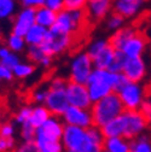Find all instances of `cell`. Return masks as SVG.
<instances>
[{"label":"cell","mask_w":151,"mask_h":152,"mask_svg":"<svg viewBox=\"0 0 151 152\" xmlns=\"http://www.w3.org/2000/svg\"><path fill=\"white\" fill-rule=\"evenodd\" d=\"M104 140L100 128L96 126L89 128L65 126L62 137L64 148L76 152H103Z\"/></svg>","instance_id":"6da1fadb"},{"label":"cell","mask_w":151,"mask_h":152,"mask_svg":"<svg viewBox=\"0 0 151 152\" xmlns=\"http://www.w3.org/2000/svg\"><path fill=\"white\" fill-rule=\"evenodd\" d=\"M128 80L121 72H112L106 69H96L89 75V79L86 83L88 94L92 103L97 102L110 93L120 89Z\"/></svg>","instance_id":"7a4b0ae2"},{"label":"cell","mask_w":151,"mask_h":152,"mask_svg":"<svg viewBox=\"0 0 151 152\" xmlns=\"http://www.w3.org/2000/svg\"><path fill=\"white\" fill-rule=\"evenodd\" d=\"M91 113L93 118V126L102 128L108 122L120 116L125 111V106L116 92L94 102L91 106Z\"/></svg>","instance_id":"3957f363"},{"label":"cell","mask_w":151,"mask_h":152,"mask_svg":"<svg viewBox=\"0 0 151 152\" xmlns=\"http://www.w3.org/2000/svg\"><path fill=\"white\" fill-rule=\"evenodd\" d=\"M68 82V79L63 77V76H53L48 80L50 89L44 105L53 116L62 117L65 110L70 106L67 97Z\"/></svg>","instance_id":"277c9868"},{"label":"cell","mask_w":151,"mask_h":152,"mask_svg":"<svg viewBox=\"0 0 151 152\" xmlns=\"http://www.w3.org/2000/svg\"><path fill=\"white\" fill-rule=\"evenodd\" d=\"M88 20L85 10H67L63 9L62 11L57 12L56 22L53 28L58 29L63 33L73 35L75 39L76 36L81 35L86 27L88 26Z\"/></svg>","instance_id":"5b68a950"},{"label":"cell","mask_w":151,"mask_h":152,"mask_svg":"<svg viewBox=\"0 0 151 152\" xmlns=\"http://www.w3.org/2000/svg\"><path fill=\"white\" fill-rule=\"evenodd\" d=\"M76 39L67 33H63L56 28H50L45 36V40L41 44V48L46 54L54 58L57 56H62L67 53L74 45Z\"/></svg>","instance_id":"8992f818"},{"label":"cell","mask_w":151,"mask_h":152,"mask_svg":"<svg viewBox=\"0 0 151 152\" xmlns=\"http://www.w3.org/2000/svg\"><path fill=\"white\" fill-rule=\"evenodd\" d=\"M93 62L86 51L75 52L69 62V76L68 81L80 85H86L89 75L93 71Z\"/></svg>","instance_id":"52a82bcc"},{"label":"cell","mask_w":151,"mask_h":152,"mask_svg":"<svg viewBox=\"0 0 151 152\" xmlns=\"http://www.w3.org/2000/svg\"><path fill=\"white\" fill-rule=\"evenodd\" d=\"M125 110H139L143 102L146 99L145 86L137 82L127 81L120 89L116 91Z\"/></svg>","instance_id":"ba28073f"},{"label":"cell","mask_w":151,"mask_h":152,"mask_svg":"<svg viewBox=\"0 0 151 152\" xmlns=\"http://www.w3.org/2000/svg\"><path fill=\"white\" fill-rule=\"evenodd\" d=\"M126 130L123 138L127 140H133L146 130L149 123L144 113L140 110H125L123 111Z\"/></svg>","instance_id":"9c48e42d"},{"label":"cell","mask_w":151,"mask_h":152,"mask_svg":"<svg viewBox=\"0 0 151 152\" xmlns=\"http://www.w3.org/2000/svg\"><path fill=\"white\" fill-rule=\"evenodd\" d=\"M112 4L114 0H87L85 12L88 22L96 24L105 20L112 12Z\"/></svg>","instance_id":"30bf717a"},{"label":"cell","mask_w":151,"mask_h":152,"mask_svg":"<svg viewBox=\"0 0 151 152\" xmlns=\"http://www.w3.org/2000/svg\"><path fill=\"white\" fill-rule=\"evenodd\" d=\"M61 118L65 126H73L79 128H89L93 126V118L89 109L69 106Z\"/></svg>","instance_id":"8fae6325"},{"label":"cell","mask_w":151,"mask_h":152,"mask_svg":"<svg viewBox=\"0 0 151 152\" xmlns=\"http://www.w3.org/2000/svg\"><path fill=\"white\" fill-rule=\"evenodd\" d=\"M64 122L61 117L53 116L51 117L41 126L36 129L35 139H45V140H62L63 130H64Z\"/></svg>","instance_id":"7c38bea8"},{"label":"cell","mask_w":151,"mask_h":152,"mask_svg":"<svg viewBox=\"0 0 151 152\" xmlns=\"http://www.w3.org/2000/svg\"><path fill=\"white\" fill-rule=\"evenodd\" d=\"M67 97L70 106L80 109H91L92 100L88 94L86 85H80L75 82H68L67 86Z\"/></svg>","instance_id":"4fadbf2b"},{"label":"cell","mask_w":151,"mask_h":152,"mask_svg":"<svg viewBox=\"0 0 151 152\" xmlns=\"http://www.w3.org/2000/svg\"><path fill=\"white\" fill-rule=\"evenodd\" d=\"M149 40L144 33L140 30H137L133 35H130L126 42L123 44L122 48L120 50L127 58H137V57H141L143 53L146 51Z\"/></svg>","instance_id":"5bb4252c"},{"label":"cell","mask_w":151,"mask_h":152,"mask_svg":"<svg viewBox=\"0 0 151 152\" xmlns=\"http://www.w3.org/2000/svg\"><path fill=\"white\" fill-rule=\"evenodd\" d=\"M147 68L146 63L143 59V57H137V58H127L121 74L130 82L140 83L146 76Z\"/></svg>","instance_id":"9a60e30c"},{"label":"cell","mask_w":151,"mask_h":152,"mask_svg":"<svg viewBox=\"0 0 151 152\" xmlns=\"http://www.w3.org/2000/svg\"><path fill=\"white\" fill-rule=\"evenodd\" d=\"M34 24H35V10L29 7H23L20 11H17V13L13 17L11 33L24 37L27 31Z\"/></svg>","instance_id":"2e32d148"},{"label":"cell","mask_w":151,"mask_h":152,"mask_svg":"<svg viewBox=\"0 0 151 152\" xmlns=\"http://www.w3.org/2000/svg\"><path fill=\"white\" fill-rule=\"evenodd\" d=\"M146 0H114L112 12L121 15L125 20L133 18L143 10Z\"/></svg>","instance_id":"e0dca14e"},{"label":"cell","mask_w":151,"mask_h":152,"mask_svg":"<svg viewBox=\"0 0 151 152\" xmlns=\"http://www.w3.org/2000/svg\"><path fill=\"white\" fill-rule=\"evenodd\" d=\"M26 57L35 66H39L43 69L51 68L53 62V58L45 53L41 46H28L26 50Z\"/></svg>","instance_id":"ac0fdd59"},{"label":"cell","mask_w":151,"mask_h":152,"mask_svg":"<svg viewBox=\"0 0 151 152\" xmlns=\"http://www.w3.org/2000/svg\"><path fill=\"white\" fill-rule=\"evenodd\" d=\"M138 29L136 28V26H125L121 29L116 30L112 33V35L109 37V44L112 46L115 51H120L123 46V44L126 42V40L130 35H133Z\"/></svg>","instance_id":"d6986e66"},{"label":"cell","mask_w":151,"mask_h":152,"mask_svg":"<svg viewBox=\"0 0 151 152\" xmlns=\"http://www.w3.org/2000/svg\"><path fill=\"white\" fill-rule=\"evenodd\" d=\"M115 57V50L112 48V46L110 44H108L96 57L92 58L93 62V66L96 69H109L112 61H114Z\"/></svg>","instance_id":"ffe728a7"},{"label":"cell","mask_w":151,"mask_h":152,"mask_svg":"<svg viewBox=\"0 0 151 152\" xmlns=\"http://www.w3.org/2000/svg\"><path fill=\"white\" fill-rule=\"evenodd\" d=\"M56 17H57V12L52 11L51 9L46 6H43L35 10V23L46 29H50L53 27L56 22Z\"/></svg>","instance_id":"44dd1931"},{"label":"cell","mask_w":151,"mask_h":152,"mask_svg":"<svg viewBox=\"0 0 151 152\" xmlns=\"http://www.w3.org/2000/svg\"><path fill=\"white\" fill-rule=\"evenodd\" d=\"M47 30L48 29L35 23L24 35L27 46H41V44L45 40V36L47 34Z\"/></svg>","instance_id":"7402d4cb"},{"label":"cell","mask_w":151,"mask_h":152,"mask_svg":"<svg viewBox=\"0 0 151 152\" xmlns=\"http://www.w3.org/2000/svg\"><path fill=\"white\" fill-rule=\"evenodd\" d=\"M130 140H127L122 137L106 138L104 140V151L108 152H129Z\"/></svg>","instance_id":"603a6c76"},{"label":"cell","mask_w":151,"mask_h":152,"mask_svg":"<svg viewBox=\"0 0 151 152\" xmlns=\"http://www.w3.org/2000/svg\"><path fill=\"white\" fill-rule=\"evenodd\" d=\"M51 117V113L47 110V107L45 105H35L32 109V115L29 118V123L37 129L39 127H41L48 118Z\"/></svg>","instance_id":"cb8c5ba5"},{"label":"cell","mask_w":151,"mask_h":152,"mask_svg":"<svg viewBox=\"0 0 151 152\" xmlns=\"http://www.w3.org/2000/svg\"><path fill=\"white\" fill-rule=\"evenodd\" d=\"M36 70V66L30 63L29 61H21L13 69H12V74H13V79L16 80H27L30 76L34 75Z\"/></svg>","instance_id":"d4e9b609"},{"label":"cell","mask_w":151,"mask_h":152,"mask_svg":"<svg viewBox=\"0 0 151 152\" xmlns=\"http://www.w3.org/2000/svg\"><path fill=\"white\" fill-rule=\"evenodd\" d=\"M4 45H5L11 52L17 53V54L26 52V50H27V47H28L23 36H18V35L12 34V33H10V34L5 37V44H4Z\"/></svg>","instance_id":"484cf974"},{"label":"cell","mask_w":151,"mask_h":152,"mask_svg":"<svg viewBox=\"0 0 151 152\" xmlns=\"http://www.w3.org/2000/svg\"><path fill=\"white\" fill-rule=\"evenodd\" d=\"M40 152H65V148L62 144V140H45V139H35Z\"/></svg>","instance_id":"4316f807"},{"label":"cell","mask_w":151,"mask_h":152,"mask_svg":"<svg viewBox=\"0 0 151 152\" xmlns=\"http://www.w3.org/2000/svg\"><path fill=\"white\" fill-rule=\"evenodd\" d=\"M48 89H50L48 81L46 83L37 85L35 88H33L29 94L32 103H34L35 105H44L47 98V94H48Z\"/></svg>","instance_id":"83f0119b"},{"label":"cell","mask_w":151,"mask_h":152,"mask_svg":"<svg viewBox=\"0 0 151 152\" xmlns=\"http://www.w3.org/2000/svg\"><path fill=\"white\" fill-rule=\"evenodd\" d=\"M129 152H151V139L144 133L130 140Z\"/></svg>","instance_id":"f1b7e54d"},{"label":"cell","mask_w":151,"mask_h":152,"mask_svg":"<svg viewBox=\"0 0 151 152\" xmlns=\"http://www.w3.org/2000/svg\"><path fill=\"white\" fill-rule=\"evenodd\" d=\"M17 13L16 0H0V21H6Z\"/></svg>","instance_id":"f546056e"},{"label":"cell","mask_w":151,"mask_h":152,"mask_svg":"<svg viewBox=\"0 0 151 152\" xmlns=\"http://www.w3.org/2000/svg\"><path fill=\"white\" fill-rule=\"evenodd\" d=\"M125 23H126V20L121 15H119L116 12H111L105 18V26L111 31H116V30L121 29L122 27H125Z\"/></svg>","instance_id":"4dcf8cb0"},{"label":"cell","mask_w":151,"mask_h":152,"mask_svg":"<svg viewBox=\"0 0 151 152\" xmlns=\"http://www.w3.org/2000/svg\"><path fill=\"white\" fill-rule=\"evenodd\" d=\"M32 109H33V106H30V105L22 106L15 113V123L17 126H22V124L29 122V118L32 115Z\"/></svg>","instance_id":"1f68e13d"},{"label":"cell","mask_w":151,"mask_h":152,"mask_svg":"<svg viewBox=\"0 0 151 152\" xmlns=\"http://www.w3.org/2000/svg\"><path fill=\"white\" fill-rule=\"evenodd\" d=\"M35 133H36V129L29 122L20 126V137L22 141H34Z\"/></svg>","instance_id":"d6a6232c"},{"label":"cell","mask_w":151,"mask_h":152,"mask_svg":"<svg viewBox=\"0 0 151 152\" xmlns=\"http://www.w3.org/2000/svg\"><path fill=\"white\" fill-rule=\"evenodd\" d=\"M126 59H127V57L121 51H115L114 61H112V63H111V65H110V68L108 70H110L112 72H121Z\"/></svg>","instance_id":"836d02e7"},{"label":"cell","mask_w":151,"mask_h":152,"mask_svg":"<svg viewBox=\"0 0 151 152\" xmlns=\"http://www.w3.org/2000/svg\"><path fill=\"white\" fill-rule=\"evenodd\" d=\"M21 62V57L20 54H17V53H13V52H10L7 56H5L3 59H0V64L9 68V69H13L18 63Z\"/></svg>","instance_id":"e575fe53"},{"label":"cell","mask_w":151,"mask_h":152,"mask_svg":"<svg viewBox=\"0 0 151 152\" xmlns=\"http://www.w3.org/2000/svg\"><path fill=\"white\" fill-rule=\"evenodd\" d=\"M16 135V123L4 122L0 124V137L3 138H15Z\"/></svg>","instance_id":"d590c367"},{"label":"cell","mask_w":151,"mask_h":152,"mask_svg":"<svg viewBox=\"0 0 151 152\" xmlns=\"http://www.w3.org/2000/svg\"><path fill=\"white\" fill-rule=\"evenodd\" d=\"M15 138H3L0 137V152H13L16 147Z\"/></svg>","instance_id":"8d00e7d4"},{"label":"cell","mask_w":151,"mask_h":152,"mask_svg":"<svg viewBox=\"0 0 151 152\" xmlns=\"http://www.w3.org/2000/svg\"><path fill=\"white\" fill-rule=\"evenodd\" d=\"M13 152H40V151L34 141H22L20 145L15 147Z\"/></svg>","instance_id":"74e56055"},{"label":"cell","mask_w":151,"mask_h":152,"mask_svg":"<svg viewBox=\"0 0 151 152\" xmlns=\"http://www.w3.org/2000/svg\"><path fill=\"white\" fill-rule=\"evenodd\" d=\"M87 0H64V9L67 10H85Z\"/></svg>","instance_id":"f35d334b"},{"label":"cell","mask_w":151,"mask_h":152,"mask_svg":"<svg viewBox=\"0 0 151 152\" xmlns=\"http://www.w3.org/2000/svg\"><path fill=\"white\" fill-rule=\"evenodd\" d=\"M44 6L51 9L54 12H59L64 9V0H45Z\"/></svg>","instance_id":"ab89813d"},{"label":"cell","mask_w":151,"mask_h":152,"mask_svg":"<svg viewBox=\"0 0 151 152\" xmlns=\"http://www.w3.org/2000/svg\"><path fill=\"white\" fill-rule=\"evenodd\" d=\"M13 74L12 70L0 64V81L1 82H11L13 81Z\"/></svg>","instance_id":"60d3db41"},{"label":"cell","mask_w":151,"mask_h":152,"mask_svg":"<svg viewBox=\"0 0 151 152\" xmlns=\"http://www.w3.org/2000/svg\"><path fill=\"white\" fill-rule=\"evenodd\" d=\"M18 1L23 7H29L34 10L43 7L45 5V0H18Z\"/></svg>","instance_id":"b9f144b4"},{"label":"cell","mask_w":151,"mask_h":152,"mask_svg":"<svg viewBox=\"0 0 151 152\" xmlns=\"http://www.w3.org/2000/svg\"><path fill=\"white\" fill-rule=\"evenodd\" d=\"M139 110L144 113V116H145L146 120H147V123L151 124V99H150V98L145 99V100L143 102V104H141V106H140Z\"/></svg>","instance_id":"7bdbcfd3"},{"label":"cell","mask_w":151,"mask_h":152,"mask_svg":"<svg viewBox=\"0 0 151 152\" xmlns=\"http://www.w3.org/2000/svg\"><path fill=\"white\" fill-rule=\"evenodd\" d=\"M65 152H76V151H70V150H65Z\"/></svg>","instance_id":"ee69618b"},{"label":"cell","mask_w":151,"mask_h":152,"mask_svg":"<svg viewBox=\"0 0 151 152\" xmlns=\"http://www.w3.org/2000/svg\"><path fill=\"white\" fill-rule=\"evenodd\" d=\"M1 85H3V82H1V81H0V87H1Z\"/></svg>","instance_id":"f6af8a7d"},{"label":"cell","mask_w":151,"mask_h":152,"mask_svg":"<svg viewBox=\"0 0 151 152\" xmlns=\"http://www.w3.org/2000/svg\"><path fill=\"white\" fill-rule=\"evenodd\" d=\"M149 85H150V86H151V79H150V83H149Z\"/></svg>","instance_id":"bcb514c9"},{"label":"cell","mask_w":151,"mask_h":152,"mask_svg":"<svg viewBox=\"0 0 151 152\" xmlns=\"http://www.w3.org/2000/svg\"><path fill=\"white\" fill-rule=\"evenodd\" d=\"M103 152H108V151H103Z\"/></svg>","instance_id":"7dc6e473"},{"label":"cell","mask_w":151,"mask_h":152,"mask_svg":"<svg viewBox=\"0 0 151 152\" xmlns=\"http://www.w3.org/2000/svg\"><path fill=\"white\" fill-rule=\"evenodd\" d=\"M0 46H1V45H0Z\"/></svg>","instance_id":"c3c4849f"}]
</instances>
